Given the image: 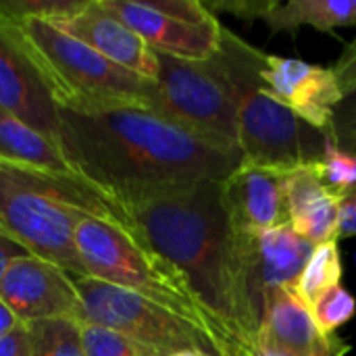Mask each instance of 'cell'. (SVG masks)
<instances>
[{
    "label": "cell",
    "instance_id": "obj_14",
    "mask_svg": "<svg viewBox=\"0 0 356 356\" xmlns=\"http://www.w3.org/2000/svg\"><path fill=\"white\" fill-rule=\"evenodd\" d=\"M100 4L134 29L150 50L184 60H209L219 48L223 25H200L152 8L146 0H100Z\"/></svg>",
    "mask_w": 356,
    "mask_h": 356
},
{
    "label": "cell",
    "instance_id": "obj_2",
    "mask_svg": "<svg viewBox=\"0 0 356 356\" xmlns=\"http://www.w3.org/2000/svg\"><path fill=\"white\" fill-rule=\"evenodd\" d=\"M125 229L169 263L238 356L248 342L236 277V238L221 202V181L177 188L123 207Z\"/></svg>",
    "mask_w": 356,
    "mask_h": 356
},
{
    "label": "cell",
    "instance_id": "obj_11",
    "mask_svg": "<svg viewBox=\"0 0 356 356\" xmlns=\"http://www.w3.org/2000/svg\"><path fill=\"white\" fill-rule=\"evenodd\" d=\"M0 108L56 140V102L21 35L0 17Z\"/></svg>",
    "mask_w": 356,
    "mask_h": 356
},
{
    "label": "cell",
    "instance_id": "obj_31",
    "mask_svg": "<svg viewBox=\"0 0 356 356\" xmlns=\"http://www.w3.org/2000/svg\"><path fill=\"white\" fill-rule=\"evenodd\" d=\"M25 254L27 252L17 242H13L10 238H6V236L0 234V280L4 277V273L10 267V263L17 261L19 257H25Z\"/></svg>",
    "mask_w": 356,
    "mask_h": 356
},
{
    "label": "cell",
    "instance_id": "obj_5",
    "mask_svg": "<svg viewBox=\"0 0 356 356\" xmlns=\"http://www.w3.org/2000/svg\"><path fill=\"white\" fill-rule=\"evenodd\" d=\"M75 246L88 277L136 292L173 311L209 334L223 356H234L184 277L169 263L136 242L123 225L100 217H86L75 227Z\"/></svg>",
    "mask_w": 356,
    "mask_h": 356
},
{
    "label": "cell",
    "instance_id": "obj_30",
    "mask_svg": "<svg viewBox=\"0 0 356 356\" xmlns=\"http://www.w3.org/2000/svg\"><path fill=\"white\" fill-rule=\"evenodd\" d=\"M0 356H29L27 325H19L0 338Z\"/></svg>",
    "mask_w": 356,
    "mask_h": 356
},
{
    "label": "cell",
    "instance_id": "obj_9",
    "mask_svg": "<svg viewBox=\"0 0 356 356\" xmlns=\"http://www.w3.org/2000/svg\"><path fill=\"white\" fill-rule=\"evenodd\" d=\"M234 238L242 323L248 342L257 344L271 296L280 288H294L315 246L300 238L292 225L273 227L259 236L234 234Z\"/></svg>",
    "mask_w": 356,
    "mask_h": 356
},
{
    "label": "cell",
    "instance_id": "obj_27",
    "mask_svg": "<svg viewBox=\"0 0 356 356\" xmlns=\"http://www.w3.org/2000/svg\"><path fill=\"white\" fill-rule=\"evenodd\" d=\"M273 2L275 0H207L202 4L213 15L215 13H232L234 17H240L244 21H254V19L263 21Z\"/></svg>",
    "mask_w": 356,
    "mask_h": 356
},
{
    "label": "cell",
    "instance_id": "obj_8",
    "mask_svg": "<svg viewBox=\"0 0 356 356\" xmlns=\"http://www.w3.org/2000/svg\"><path fill=\"white\" fill-rule=\"evenodd\" d=\"M83 305V323L119 332L142 346L169 356L179 350H200L207 356H223L219 344L175 315L173 311L119 286L88 275H71Z\"/></svg>",
    "mask_w": 356,
    "mask_h": 356
},
{
    "label": "cell",
    "instance_id": "obj_7",
    "mask_svg": "<svg viewBox=\"0 0 356 356\" xmlns=\"http://www.w3.org/2000/svg\"><path fill=\"white\" fill-rule=\"evenodd\" d=\"M156 77L146 108L221 148L240 150L232 92L213 60L156 52Z\"/></svg>",
    "mask_w": 356,
    "mask_h": 356
},
{
    "label": "cell",
    "instance_id": "obj_29",
    "mask_svg": "<svg viewBox=\"0 0 356 356\" xmlns=\"http://www.w3.org/2000/svg\"><path fill=\"white\" fill-rule=\"evenodd\" d=\"M356 236V188L348 190L340 198V221H338V242Z\"/></svg>",
    "mask_w": 356,
    "mask_h": 356
},
{
    "label": "cell",
    "instance_id": "obj_34",
    "mask_svg": "<svg viewBox=\"0 0 356 356\" xmlns=\"http://www.w3.org/2000/svg\"><path fill=\"white\" fill-rule=\"evenodd\" d=\"M169 356H207L204 353H200V350H179V353H173V355Z\"/></svg>",
    "mask_w": 356,
    "mask_h": 356
},
{
    "label": "cell",
    "instance_id": "obj_17",
    "mask_svg": "<svg viewBox=\"0 0 356 356\" xmlns=\"http://www.w3.org/2000/svg\"><path fill=\"white\" fill-rule=\"evenodd\" d=\"M0 165L73 173L54 138L0 108Z\"/></svg>",
    "mask_w": 356,
    "mask_h": 356
},
{
    "label": "cell",
    "instance_id": "obj_28",
    "mask_svg": "<svg viewBox=\"0 0 356 356\" xmlns=\"http://www.w3.org/2000/svg\"><path fill=\"white\" fill-rule=\"evenodd\" d=\"M332 71L336 73V79L340 83L342 96L356 86V38L344 48V52L340 54V58L336 60V65L332 67Z\"/></svg>",
    "mask_w": 356,
    "mask_h": 356
},
{
    "label": "cell",
    "instance_id": "obj_12",
    "mask_svg": "<svg viewBox=\"0 0 356 356\" xmlns=\"http://www.w3.org/2000/svg\"><path fill=\"white\" fill-rule=\"evenodd\" d=\"M221 202L238 236H259L290 225L286 173L244 163L221 181Z\"/></svg>",
    "mask_w": 356,
    "mask_h": 356
},
{
    "label": "cell",
    "instance_id": "obj_3",
    "mask_svg": "<svg viewBox=\"0 0 356 356\" xmlns=\"http://www.w3.org/2000/svg\"><path fill=\"white\" fill-rule=\"evenodd\" d=\"M100 217L125 227L123 211L75 173L0 165V234L69 275H86L75 227Z\"/></svg>",
    "mask_w": 356,
    "mask_h": 356
},
{
    "label": "cell",
    "instance_id": "obj_4",
    "mask_svg": "<svg viewBox=\"0 0 356 356\" xmlns=\"http://www.w3.org/2000/svg\"><path fill=\"white\" fill-rule=\"evenodd\" d=\"M265 56L263 50L223 27L211 58L236 104L242 161L284 173L319 165L332 146L330 134L300 119L265 90L261 79Z\"/></svg>",
    "mask_w": 356,
    "mask_h": 356
},
{
    "label": "cell",
    "instance_id": "obj_15",
    "mask_svg": "<svg viewBox=\"0 0 356 356\" xmlns=\"http://www.w3.org/2000/svg\"><path fill=\"white\" fill-rule=\"evenodd\" d=\"M257 346L271 356H348L353 346L323 332L294 288H280L265 311Z\"/></svg>",
    "mask_w": 356,
    "mask_h": 356
},
{
    "label": "cell",
    "instance_id": "obj_33",
    "mask_svg": "<svg viewBox=\"0 0 356 356\" xmlns=\"http://www.w3.org/2000/svg\"><path fill=\"white\" fill-rule=\"evenodd\" d=\"M238 356H271V355H267L265 350H261V348L254 344V346H246V348H242Z\"/></svg>",
    "mask_w": 356,
    "mask_h": 356
},
{
    "label": "cell",
    "instance_id": "obj_32",
    "mask_svg": "<svg viewBox=\"0 0 356 356\" xmlns=\"http://www.w3.org/2000/svg\"><path fill=\"white\" fill-rule=\"evenodd\" d=\"M19 325H21V321L15 317V313L6 307V302L0 298V338H2L4 334H8L10 330L19 327Z\"/></svg>",
    "mask_w": 356,
    "mask_h": 356
},
{
    "label": "cell",
    "instance_id": "obj_20",
    "mask_svg": "<svg viewBox=\"0 0 356 356\" xmlns=\"http://www.w3.org/2000/svg\"><path fill=\"white\" fill-rule=\"evenodd\" d=\"M340 198L338 194L325 190L296 213L290 215L292 229L311 242L313 246L325 242H338V221H340Z\"/></svg>",
    "mask_w": 356,
    "mask_h": 356
},
{
    "label": "cell",
    "instance_id": "obj_22",
    "mask_svg": "<svg viewBox=\"0 0 356 356\" xmlns=\"http://www.w3.org/2000/svg\"><path fill=\"white\" fill-rule=\"evenodd\" d=\"M86 4L88 0H0V17L10 23L40 19L58 25L79 13Z\"/></svg>",
    "mask_w": 356,
    "mask_h": 356
},
{
    "label": "cell",
    "instance_id": "obj_23",
    "mask_svg": "<svg viewBox=\"0 0 356 356\" xmlns=\"http://www.w3.org/2000/svg\"><path fill=\"white\" fill-rule=\"evenodd\" d=\"M81 344L86 356H165L119 332L92 323H81Z\"/></svg>",
    "mask_w": 356,
    "mask_h": 356
},
{
    "label": "cell",
    "instance_id": "obj_18",
    "mask_svg": "<svg viewBox=\"0 0 356 356\" xmlns=\"http://www.w3.org/2000/svg\"><path fill=\"white\" fill-rule=\"evenodd\" d=\"M263 21L273 33H294L302 25L334 31L356 25V0H275Z\"/></svg>",
    "mask_w": 356,
    "mask_h": 356
},
{
    "label": "cell",
    "instance_id": "obj_25",
    "mask_svg": "<svg viewBox=\"0 0 356 356\" xmlns=\"http://www.w3.org/2000/svg\"><path fill=\"white\" fill-rule=\"evenodd\" d=\"M327 134L334 148L356 156V86L350 88L336 104Z\"/></svg>",
    "mask_w": 356,
    "mask_h": 356
},
{
    "label": "cell",
    "instance_id": "obj_6",
    "mask_svg": "<svg viewBox=\"0 0 356 356\" xmlns=\"http://www.w3.org/2000/svg\"><path fill=\"white\" fill-rule=\"evenodd\" d=\"M13 27L40 67L56 104L75 108L148 104L152 79L111 63L54 23L25 19Z\"/></svg>",
    "mask_w": 356,
    "mask_h": 356
},
{
    "label": "cell",
    "instance_id": "obj_16",
    "mask_svg": "<svg viewBox=\"0 0 356 356\" xmlns=\"http://www.w3.org/2000/svg\"><path fill=\"white\" fill-rule=\"evenodd\" d=\"M56 27L100 52L111 63L154 81L159 69L156 52L121 19L108 13L100 0H88L79 13L60 21Z\"/></svg>",
    "mask_w": 356,
    "mask_h": 356
},
{
    "label": "cell",
    "instance_id": "obj_24",
    "mask_svg": "<svg viewBox=\"0 0 356 356\" xmlns=\"http://www.w3.org/2000/svg\"><path fill=\"white\" fill-rule=\"evenodd\" d=\"M311 313L319 327L323 332L336 334L338 327L348 323L356 313L355 296L340 284L332 290H327L323 296L317 298V302L311 307Z\"/></svg>",
    "mask_w": 356,
    "mask_h": 356
},
{
    "label": "cell",
    "instance_id": "obj_13",
    "mask_svg": "<svg viewBox=\"0 0 356 356\" xmlns=\"http://www.w3.org/2000/svg\"><path fill=\"white\" fill-rule=\"evenodd\" d=\"M261 79L265 90L284 106L307 123L327 131L332 113L342 100V90L332 67L267 54Z\"/></svg>",
    "mask_w": 356,
    "mask_h": 356
},
{
    "label": "cell",
    "instance_id": "obj_1",
    "mask_svg": "<svg viewBox=\"0 0 356 356\" xmlns=\"http://www.w3.org/2000/svg\"><path fill=\"white\" fill-rule=\"evenodd\" d=\"M56 144L71 171L119 209L159 194L223 181L242 152L211 144L142 104H56Z\"/></svg>",
    "mask_w": 356,
    "mask_h": 356
},
{
    "label": "cell",
    "instance_id": "obj_10",
    "mask_svg": "<svg viewBox=\"0 0 356 356\" xmlns=\"http://www.w3.org/2000/svg\"><path fill=\"white\" fill-rule=\"evenodd\" d=\"M0 298L23 325L42 319H73L83 323L81 296L71 275L31 254L10 263L0 280Z\"/></svg>",
    "mask_w": 356,
    "mask_h": 356
},
{
    "label": "cell",
    "instance_id": "obj_21",
    "mask_svg": "<svg viewBox=\"0 0 356 356\" xmlns=\"http://www.w3.org/2000/svg\"><path fill=\"white\" fill-rule=\"evenodd\" d=\"M29 356H86L81 323L73 319H42L27 323Z\"/></svg>",
    "mask_w": 356,
    "mask_h": 356
},
{
    "label": "cell",
    "instance_id": "obj_26",
    "mask_svg": "<svg viewBox=\"0 0 356 356\" xmlns=\"http://www.w3.org/2000/svg\"><path fill=\"white\" fill-rule=\"evenodd\" d=\"M319 173H321L325 188L342 196L348 190L356 188V156H350L330 146L323 161L319 163Z\"/></svg>",
    "mask_w": 356,
    "mask_h": 356
},
{
    "label": "cell",
    "instance_id": "obj_19",
    "mask_svg": "<svg viewBox=\"0 0 356 356\" xmlns=\"http://www.w3.org/2000/svg\"><path fill=\"white\" fill-rule=\"evenodd\" d=\"M344 275L338 242H325L313 248L302 273L298 275L294 284V292L298 298L311 309L319 296H323L327 290L340 286Z\"/></svg>",
    "mask_w": 356,
    "mask_h": 356
}]
</instances>
